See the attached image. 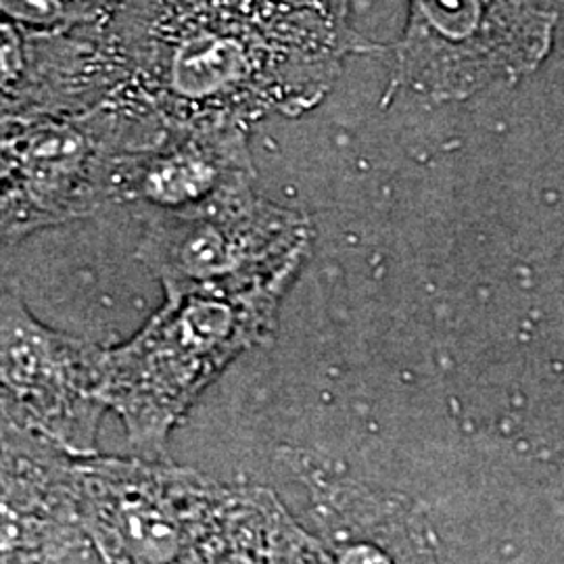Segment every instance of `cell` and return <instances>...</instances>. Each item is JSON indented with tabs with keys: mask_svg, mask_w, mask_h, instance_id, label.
Masks as SVG:
<instances>
[{
	"mask_svg": "<svg viewBox=\"0 0 564 564\" xmlns=\"http://www.w3.org/2000/svg\"><path fill=\"white\" fill-rule=\"evenodd\" d=\"M116 25L130 88L167 126L297 118L375 48L351 0H130Z\"/></svg>",
	"mask_w": 564,
	"mask_h": 564,
	"instance_id": "obj_1",
	"label": "cell"
},
{
	"mask_svg": "<svg viewBox=\"0 0 564 564\" xmlns=\"http://www.w3.org/2000/svg\"><path fill=\"white\" fill-rule=\"evenodd\" d=\"M82 523L101 563H300L310 533L263 487L153 458H76Z\"/></svg>",
	"mask_w": 564,
	"mask_h": 564,
	"instance_id": "obj_2",
	"label": "cell"
},
{
	"mask_svg": "<svg viewBox=\"0 0 564 564\" xmlns=\"http://www.w3.org/2000/svg\"><path fill=\"white\" fill-rule=\"evenodd\" d=\"M291 279L241 291L165 295L141 330L105 349L102 402L120 416L128 444L158 460L203 391L245 351L270 341Z\"/></svg>",
	"mask_w": 564,
	"mask_h": 564,
	"instance_id": "obj_3",
	"label": "cell"
},
{
	"mask_svg": "<svg viewBox=\"0 0 564 564\" xmlns=\"http://www.w3.org/2000/svg\"><path fill=\"white\" fill-rule=\"evenodd\" d=\"M165 130L167 123L130 93L82 113L2 118L4 247L116 207L123 158L160 141Z\"/></svg>",
	"mask_w": 564,
	"mask_h": 564,
	"instance_id": "obj_4",
	"label": "cell"
},
{
	"mask_svg": "<svg viewBox=\"0 0 564 564\" xmlns=\"http://www.w3.org/2000/svg\"><path fill=\"white\" fill-rule=\"evenodd\" d=\"M141 223L137 258L165 295L295 281L314 239L305 214L258 195L253 182Z\"/></svg>",
	"mask_w": 564,
	"mask_h": 564,
	"instance_id": "obj_5",
	"label": "cell"
},
{
	"mask_svg": "<svg viewBox=\"0 0 564 564\" xmlns=\"http://www.w3.org/2000/svg\"><path fill=\"white\" fill-rule=\"evenodd\" d=\"M550 0H408L393 84L429 101H464L533 74L552 53Z\"/></svg>",
	"mask_w": 564,
	"mask_h": 564,
	"instance_id": "obj_6",
	"label": "cell"
},
{
	"mask_svg": "<svg viewBox=\"0 0 564 564\" xmlns=\"http://www.w3.org/2000/svg\"><path fill=\"white\" fill-rule=\"evenodd\" d=\"M105 349L32 316L4 286L0 324L2 421L74 458L95 456L102 414Z\"/></svg>",
	"mask_w": 564,
	"mask_h": 564,
	"instance_id": "obj_7",
	"label": "cell"
},
{
	"mask_svg": "<svg viewBox=\"0 0 564 564\" xmlns=\"http://www.w3.org/2000/svg\"><path fill=\"white\" fill-rule=\"evenodd\" d=\"M2 118L82 113L130 90L116 20L69 30H32L2 20Z\"/></svg>",
	"mask_w": 564,
	"mask_h": 564,
	"instance_id": "obj_8",
	"label": "cell"
},
{
	"mask_svg": "<svg viewBox=\"0 0 564 564\" xmlns=\"http://www.w3.org/2000/svg\"><path fill=\"white\" fill-rule=\"evenodd\" d=\"M74 463L2 421V563H101L82 523Z\"/></svg>",
	"mask_w": 564,
	"mask_h": 564,
	"instance_id": "obj_9",
	"label": "cell"
},
{
	"mask_svg": "<svg viewBox=\"0 0 564 564\" xmlns=\"http://www.w3.org/2000/svg\"><path fill=\"white\" fill-rule=\"evenodd\" d=\"M247 130L237 123L167 126L160 141L123 158L116 207L144 220L197 207L256 181Z\"/></svg>",
	"mask_w": 564,
	"mask_h": 564,
	"instance_id": "obj_10",
	"label": "cell"
},
{
	"mask_svg": "<svg viewBox=\"0 0 564 564\" xmlns=\"http://www.w3.org/2000/svg\"><path fill=\"white\" fill-rule=\"evenodd\" d=\"M314 505L321 510L328 531L330 554L343 563H372L395 561L398 547L391 538H403L410 544L424 540H414V535L395 533V523L412 521L410 514L395 510L393 506H381L375 496L360 491V487H347L345 484H328L326 477L312 475ZM400 544V542H398ZM421 547V545H419ZM423 550V547H421Z\"/></svg>",
	"mask_w": 564,
	"mask_h": 564,
	"instance_id": "obj_11",
	"label": "cell"
},
{
	"mask_svg": "<svg viewBox=\"0 0 564 564\" xmlns=\"http://www.w3.org/2000/svg\"><path fill=\"white\" fill-rule=\"evenodd\" d=\"M130 0H0L4 20L32 30H69L118 20Z\"/></svg>",
	"mask_w": 564,
	"mask_h": 564,
	"instance_id": "obj_12",
	"label": "cell"
}]
</instances>
